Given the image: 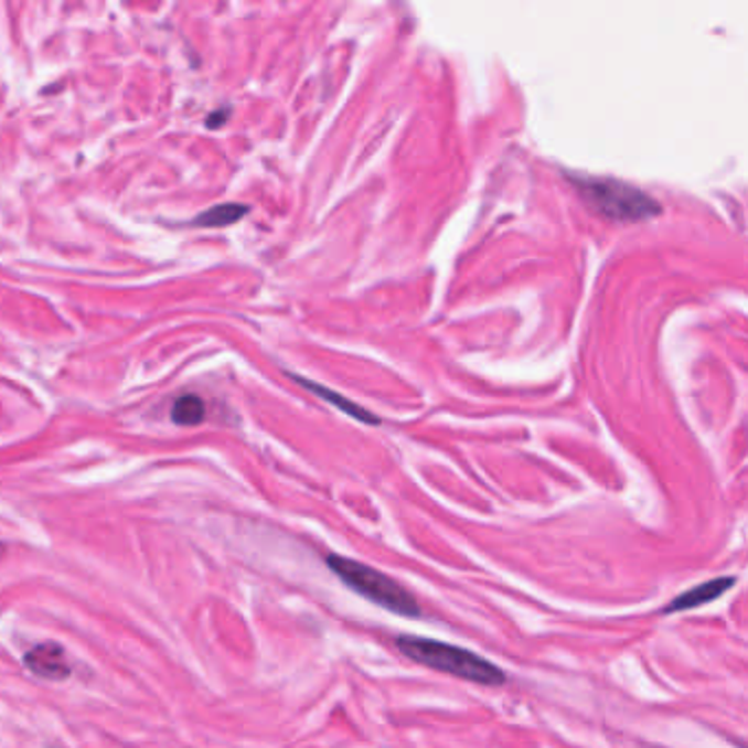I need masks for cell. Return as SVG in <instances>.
I'll use <instances>...</instances> for the list:
<instances>
[{"instance_id": "1", "label": "cell", "mask_w": 748, "mask_h": 748, "mask_svg": "<svg viewBox=\"0 0 748 748\" xmlns=\"http://www.w3.org/2000/svg\"><path fill=\"white\" fill-rule=\"evenodd\" d=\"M395 648L417 665H424L428 670L450 674L455 678L488 685V687H501L507 681V674L494 665L492 661L459 648L450 645L437 639H424L413 634H399L395 639Z\"/></svg>"}, {"instance_id": "2", "label": "cell", "mask_w": 748, "mask_h": 748, "mask_svg": "<svg viewBox=\"0 0 748 748\" xmlns=\"http://www.w3.org/2000/svg\"><path fill=\"white\" fill-rule=\"evenodd\" d=\"M570 185L584 197V202L595 209L599 215L615 222H641L656 217L661 213L659 200L648 191L634 188L619 179H599V177H579L566 174Z\"/></svg>"}, {"instance_id": "3", "label": "cell", "mask_w": 748, "mask_h": 748, "mask_svg": "<svg viewBox=\"0 0 748 748\" xmlns=\"http://www.w3.org/2000/svg\"><path fill=\"white\" fill-rule=\"evenodd\" d=\"M325 564L345 586H350L354 592H359L361 597H365L375 606L393 615L410 617V619L421 615V608L415 595H410L399 581H395L393 577H388L386 573L377 570L374 566L339 556V554H328Z\"/></svg>"}, {"instance_id": "4", "label": "cell", "mask_w": 748, "mask_h": 748, "mask_svg": "<svg viewBox=\"0 0 748 748\" xmlns=\"http://www.w3.org/2000/svg\"><path fill=\"white\" fill-rule=\"evenodd\" d=\"M736 577L731 575H723V577H716V579H709V581H703L685 592H681L678 597H674L665 608H663V615H672V612H685V610H694V608H701V606H707L716 599H720L725 592H729L734 586H736Z\"/></svg>"}, {"instance_id": "5", "label": "cell", "mask_w": 748, "mask_h": 748, "mask_svg": "<svg viewBox=\"0 0 748 748\" xmlns=\"http://www.w3.org/2000/svg\"><path fill=\"white\" fill-rule=\"evenodd\" d=\"M24 665L29 672L46 681H64L71 676V665L57 643H42L29 650L24 654Z\"/></svg>"}, {"instance_id": "6", "label": "cell", "mask_w": 748, "mask_h": 748, "mask_svg": "<svg viewBox=\"0 0 748 748\" xmlns=\"http://www.w3.org/2000/svg\"><path fill=\"white\" fill-rule=\"evenodd\" d=\"M292 377H295L299 384H303L308 391L317 393L321 399H328V402L334 404L336 408L345 410L350 417H354V419H359V421H363V424H370V426H377V424H380V419L375 417L374 413H370L367 408L359 406L356 402L343 397L341 393H336V391H332V388H328V386H321V384H317V382H312V380H306V377H301V375H292Z\"/></svg>"}, {"instance_id": "7", "label": "cell", "mask_w": 748, "mask_h": 748, "mask_svg": "<svg viewBox=\"0 0 748 748\" xmlns=\"http://www.w3.org/2000/svg\"><path fill=\"white\" fill-rule=\"evenodd\" d=\"M250 209L246 204H237V202H226V204H217L213 209H206L202 215H197L193 220V224L204 226V228H220V226H228L239 222Z\"/></svg>"}, {"instance_id": "8", "label": "cell", "mask_w": 748, "mask_h": 748, "mask_svg": "<svg viewBox=\"0 0 748 748\" xmlns=\"http://www.w3.org/2000/svg\"><path fill=\"white\" fill-rule=\"evenodd\" d=\"M206 415V406L197 395H183L174 402L172 406V421L179 426H195L204 419Z\"/></svg>"}, {"instance_id": "9", "label": "cell", "mask_w": 748, "mask_h": 748, "mask_svg": "<svg viewBox=\"0 0 748 748\" xmlns=\"http://www.w3.org/2000/svg\"><path fill=\"white\" fill-rule=\"evenodd\" d=\"M228 117V110H220V113H215V115H211L209 117V121H206V126L209 128H220L222 124H224V119Z\"/></svg>"}, {"instance_id": "10", "label": "cell", "mask_w": 748, "mask_h": 748, "mask_svg": "<svg viewBox=\"0 0 748 748\" xmlns=\"http://www.w3.org/2000/svg\"><path fill=\"white\" fill-rule=\"evenodd\" d=\"M0 554H2V547H0Z\"/></svg>"}]
</instances>
